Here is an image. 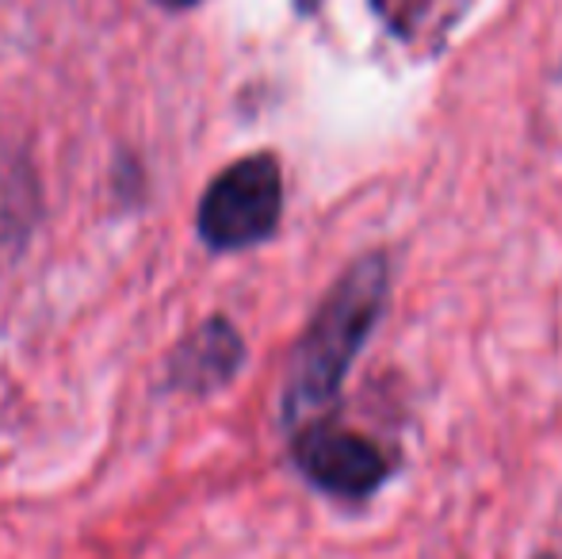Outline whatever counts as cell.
Returning <instances> with one entry per match:
<instances>
[{
	"label": "cell",
	"instance_id": "6da1fadb",
	"mask_svg": "<svg viewBox=\"0 0 562 559\" xmlns=\"http://www.w3.org/2000/svg\"><path fill=\"white\" fill-rule=\"evenodd\" d=\"M391 295V265L383 254H368L345 272L326 303L306 326L283 388V418L291 425L322 414L337 399L356 353L375 329Z\"/></svg>",
	"mask_w": 562,
	"mask_h": 559
},
{
	"label": "cell",
	"instance_id": "7a4b0ae2",
	"mask_svg": "<svg viewBox=\"0 0 562 559\" xmlns=\"http://www.w3.org/2000/svg\"><path fill=\"white\" fill-rule=\"evenodd\" d=\"M283 215V172L272 154H249L226 165L200 200V238L218 254L260 246Z\"/></svg>",
	"mask_w": 562,
	"mask_h": 559
},
{
	"label": "cell",
	"instance_id": "277c9868",
	"mask_svg": "<svg viewBox=\"0 0 562 559\" xmlns=\"http://www.w3.org/2000/svg\"><path fill=\"white\" fill-rule=\"evenodd\" d=\"M241 360L245 345L237 329L226 318H211L177 345L169 360V388L188 395H211L234 380Z\"/></svg>",
	"mask_w": 562,
	"mask_h": 559
},
{
	"label": "cell",
	"instance_id": "3957f363",
	"mask_svg": "<svg viewBox=\"0 0 562 559\" xmlns=\"http://www.w3.org/2000/svg\"><path fill=\"white\" fill-rule=\"evenodd\" d=\"M295 463L318 491L337 499H368L386 479L383 448L337 425H306L295 437Z\"/></svg>",
	"mask_w": 562,
	"mask_h": 559
},
{
	"label": "cell",
	"instance_id": "5b68a950",
	"mask_svg": "<svg viewBox=\"0 0 562 559\" xmlns=\"http://www.w3.org/2000/svg\"><path fill=\"white\" fill-rule=\"evenodd\" d=\"M27 208H31V177L23 169V161L4 157L0 161V234H8L15 223L27 226Z\"/></svg>",
	"mask_w": 562,
	"mask_h": 559
},
{
	"label": "cell",
	"instance_id": "8992f818",
	"mask_svg": "<svg viewBox=\"0 0 562 559\" xmlns=\"http://www.w3.org/2000/svg\"><path fill=\"white\" fill-rule=\"evenodd\" d=\"M157 8H169V12H184V8L200 4V0H154Z\"/></svg>",
	"mask_w": 562,
	"mask_h": 559
}]
</instances>
